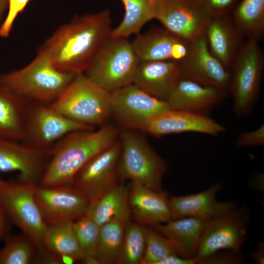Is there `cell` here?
Here are the masks:
<instances>
[{"label": "cell", "instance_id": "1", "mask_svg": "<svg viewBox=\"0 0 264 264\" xmlns=\"http://www.w3.org/2000/svg\"><path fill=\"white\" fill-rule=\"evenodd\" d=\"M111 21L109 10L77 17L58 28L41 48L60 70L84 73L110 37Z\"/></svg>", "mask_w": 264, "mask_h": 264}, {"label": "cell", "instance_id": "2", "mask_svg": "<svg viewBox=\"0 0 264 264\" xmlns=\"http://www.w3.org/2000/svg\"><path fill=\"white\" fill-rule=\"evenodd\" d=\"M118 133L114 126L106 124L67 134L52 149L39 184L71 185L79 171L93 156L115 142Z\"/></svg>", "mask_w": 264, "mask_h": 264}, {"label": "cell", "instance_id": "3", "mask_svg": "<svg viewBox=\"0 0 264 264\" xmlns=\"http://www.w3.org/2000/svg\"><path fill=\"white\" fill-rule=\"evenodd\" d=\"M76 74L57 69L41 48L34 59L24 67L0 74V85L30 101L50 105Z\"/></svg>", "mask_w": 264, "mask_h": 264}, {"label": "cell", "instance_id": "4", "mask_svg": "<svg viewBox=\"0 0 264 264\" xmlns=\"http://www.w3.org/2000/svg\"><path fill=\"white\" fill-rule=\"evenodd\" d=\"M118 139L120 152L118 173L126 180L162 190V181L168 171L167 162L153 148L140 131L120 129Z\"/></svg>", "mask_w": 264, "mask_h": 264}, {"label": "cell", "instance_id": "5", "mask_svg": "<svg viewBox=\"0 0 264 264\" xmlns=\"http://www.w3.org/2000/svg\"><path fill=\"white\" fill-rule=\"evenodd\" d=\"M49 105L72 120L95 128L106 124L111 117L110 92L84 73L76 74Z\"/></svg>", "mask_w": 264, "mask_h": 264}, {"label": "cell", "instance_id": "6", "mask_svg": "<svg viewBox=\"0 0 264 264\" xmlns=\"http://www.w3.org/2000/svg\"><path fill=\"white\" fill-rule=\"evenodd\" d=\"M257 40L243 43L229 69L228 88L233 111L238 118L249 114L260 93L264 70V56Z\"/></svg>", "mask_w": 264, "mask_h": 264}, {"label": "cell", "instance_id": "7", "mask_svg": "<svg viewBox=\"0 0 264 264\" xmlns=\"http://www.w3.org/2000/svg\"><path fill=\"white\" fill-rule=\"evenodd\" d=\"M140 62L128 38L110 37L84 73L111 92L133 83Z\"/></svg>", "mask_w": 264, "mask_h": 264}, {"label": "cell", "instance_id": "8", "mask_svg": "<svg viewBox=\"0 0 264 264\" xmlns=\"http://www.w3.org/2000/svg\"><path fill=\"white\" fill-rule=\"evenodd\" d=\"M37 184L7 181L0 189V204L11 222L29 239L38 251L44 248L43 238L47 227L35 199Z\"/></svg>", "mask_w": 264, "mask_h": 264}, {"label": "cell", "instance_id": "9", "mask_svg": "<svg viewBox=\"0 0 264 264\" xmlns=\"http://www.w3.org/2000/svg\"><path fill=\"white\" fill-rule=\"evenodd\" d=\"M250 219L249 209L242 205L207 221L195 258L197 264L221 250H241L248 238Z\"/></svg>", "mask_w": 264, "mask_h": 264}, {"label": "cell", "instance_id": "10", "mask_svg": "<svg viewBox=\"0 0 264 264\" xmlns=\"http://www.w3.org/2000/svg\"><path fill=\"white\" fill-rule=\"evenodd\" d=\"M95 128L72 120L48 104L32 101L21 142L50 155L54 146L67 134Z\"/></svg>", "mask_w": 264, "mask_h": 264}, {"label": "cell", "instance_id": "11", "mask_svg": "<svg viewBox=\"0 0 264 264\" xmlns=\"http://www.w3.org/2000/svg\"><path fill=\"white\" fill-rule=\"evenodd\" d=\"M111 117L120 129L142 132L156 116L169 109L158 99L133 83L110 92Z\"/></svg>", "mask_w": 264, "mask_h": 264}, {"label": "cell", "instance_id": "12", "mask_svg": "<svg viewBox=\"0 0 264 264\" xmlns=\"http://www.w3.org/2000/svg\"><path fill=\"white\" fill-rule=\"evenodd\" d=\"M210 19L199 0H155L154 19L188 42L203 35Z\"/></svg>", "mask_w": 264, "mask_h": 264}, {"label": "cell", "instance_id": "13", "mask_svg": "<svg viewBox=\"0 0 264 264\" xmlns=\"http://www.w3.org/2000/svg\"><path fill=\"white\" fill-rule=\"evenodd\" d=\"M118 139L90 159L75 175L71 185L81 192L90 203L120 181L118 163Z\"/></svg>", "mask_w": 264, "mask_h": 264}, {"label": "cell", "instance_id": "14", "mask_svg": "<svg viewBox=\"0 0 264 264\" xmlns=\"http://www.w3.org/2000/svg\"><path fill=\"white\" fill-rule=\"evenodd\" d=\"M34 194L47 225L74 221L85 216L88 198L72 185L44 186L37 184Z\"/></svg>", "mask_w": 264, "mask_h": 264}, {"label": "cell", "instance_id": "15", "mask_svg": "<svg viewBox=\"0 0 264 264\" xmlns=\"http://www.w3.org/2000/svg\"><path fill=\"white\" fill-rule=\"evenodd\" d=\"M181 79L225 91L230 71L211 52L204 36L189 42L186 55L178 62Z\"/></svg>", "mask_w": 264, "mask_h": 264}, {"label": "cell", "instance_id": "16", "mask_svg": "<svg viewBox=\"0 0 264 264\" xmlns=\"http://www.w3.org/2000/svg\"><path fill=\"white\" fill-rule=\"evenodd\" d=\"M226 130L208 115L169 108L152 119L142 132L156 137L189 132L215 136Z\"/></svg>", "mask_w": 264, "mask_h": 264}, {"label": "cell", "instance_id": "17", "mask_svg": "<svg viewBox=\"0 0 264 264\" xmlns=\"http://www.w3.org/2000/svg\"><path fill=\"white\" fill-rule=\"evenodd\" d=\"M49 157L21 142L0 138V172H17L20 181L40 182Z\"/></svg>", "mask_w": 264, "mask_h": 264}, {"label": "cell", "instance_id": "18", "mask_svg": "<svg viewBox=\"0 0 264 264\" xmlns=\"http://www.w3.org/2000/svg\"><path fill=\"white\" fill-rule=\"evenodd\" d=\"M222 188V184L218 182L198 193L169 197L172 219L192 217L207 221L234 209L237 206L235 202L217 200Z\"/></svg>", "mask_w": 264, "mask_h": 264}, {"label": "cell", "instance_id": "19", "mask_svg": "<svg viewBox=\"0 0 264 264\" xmlns=\"http://www.w3.org/2000/svg\"><path fill=\"white\" fill-rule=\"evenodd\" d=\"M132 42L140 61L180 62L187 52L189 42L162 26L139 33Z\"/></svg>", "mask_w": 264, "mask_h": 264}, {"label": "cell", "instance_id": "20", "mask_svg": "<svg viewBox=\"0 0 264 264\" xmlns=\"http://www.w3.org/2000/svg\"><path fill=\"white\" fill-rule=\"evenodd\" d=\"M169 192L156 191L144 185L131 182L128 199L131 216L135 222L153 226L172 219Z\"/></svg>", "mask_w": 264, "mask_h": 264}, {"label": "cell", "instance_id": "21", "mask_svg": "<svg viewBox=\"0 0 264 264\" xmlns=\"http://www.w3.org/2000/svg\"><path fill=\"white\" fill-rule=\"evenodd\" d=\"M180 79L178 62L140 61L132 83L150 95L167 101Z\"/></svg>", "mask_w": 264, "mask_h": 264}, {"label": "cell", "instance_id": "22", "mask_svg": "<svg viewBox=\"0 0 264 264\" xmlns=\"http://www.w3.org/2000/svg\"><path fill=\"white\" fill-rule=\"evenodd\" d=\"M225 93L216 88L180 79L166 102L170 109L208 115L223 101Z\"/></svg>", "mask_w": 264, "mask_h": 264}, {"label": "cell", "instance_id": "23", "mask_svg": "<svg viewBox=\"0 0 264 264\" xmlns=\"http://www.w3.org/2000/svg\"><path fill=\"white\" fill-rule=\"evenodd\" d=\"M213 55L228 70L242 44L243 37L228 15L214 17L203 33Z\"/></svg>", "mask_w": 264, "mask_h": 264}, {"label": "cell", "instance_id": "24", "mask_svg": "<svg viewBox=\"0 0 264 264\" xmlns=\"http://www.w3.org/2000/svg\"><path fill=\"white\" fill-rule=\"evenodd\" d=\"M206 222L197 218L184 217L152 227L173 242L179 255L195 259Z\"/></svg>", "mask_w": 264, "mask_h": 264}, {"label": "cell", "instance_id": "25", "mask_svg": "<svg viewBox=\"0 0 264 264\" xmlns=\"http://www.w3.org/2000/svg\"><path fill=\"white\" fill-rule=\"evenodd\" d=\"M32 102L0 85V138L22 142Z\"/></svg>", "mask_w": 264, "mask_h": 264}, {"label": "cell", "instance_id": "26", "mask_svg": "<svg viewBox=\"0 0 264 264\" xmlns=\"http://www.w3.org/2000/svg\"><path fill=\"white\" fill-rule=\"evenodd\" d=\"M86 215L100 226L115 219H130L128 186L121 181L111 188L90 203Z\"/></svg>", "mask_w": 264, "mask_h": 264}, {"label": "cell", "instance_id": "27", "mask_svg": "<svg viewBox=\"0 0 264 264\" xmlns=\"http://www.w3.org/2000/svg\"><path fill=\"white\" fill-rule=\"evenodd\" d=\"M43 245L44 249L60 258L62 262L81 260V251L72 221L47 225Z\"/></svg>", "mask_w": 264, "mask_h": 264}, {"label": "cell", "instance_id": "28", "mask_svg": "<svg viewBox=\"0 0 264 264\" xmlns=\"http://www.w3.org/2000/svg\"><path fill=\"white\" fill-rule=\"evenodd\" d=\"M125 12L119 24L112 29L111 38H128L140 33L143 27L154 19L155 0H120Z\"/></svg>", "mask_w": 264, "mask_h": 264}, {"label": "cell", "instance_id": "29", "mask_svg": "<svg viewBox=\"0 0 264 264\" xmlns=\"http://www.w3.org/2000/svg\"><path fill=\"white\" fill-rule=\"evenodd\" d=\"M232 21L243 37L260 41L264 33V0H241L232 11Z\"/></svg>", "mask_w": 264, "mask_h": 264}, {"label": "cell", "instance_id": "30", "mask_svg": "<svg viewBox=\"0 0 264 264\" xmlns=\"http://www.w3.org/2000/svg\"><path fill=\"white\" fill-rule=\"evenodd\" d=\"M129 220L115 219L100 226L94 254L97 264H117L126 225Z\"/></svg>", "mask_w": 264, "mask_h": 264}, {"label": "cell", "instance_id": "31", "mask_svg": "<svg viewBox=\"0 0 264 264\" xmlns=\"http://www.w3.org/2000/svg\"><path fill=\"white\" fill-rule=\"evenodd\" d=\"M0 249V264L34 263L38 249L24 234L8 235Z\"/></svg>", "mask_w": 264, "mask_h": 264}, {"label": "cell", "instance_id": "32", "mask_svg": "<svg viewBox=\"0 0 264 264\" xmlns=\"http://www.w3.org/2000/svg\"><path fill=\"white\" fill-rule=\"evenodd\" d=\"M146 246L145 226L127 222L117 264H141Z\"/></svg>", "mask_w": 264, "mask_h": 264}, {"label": "cell", "instance_id": "33", "mask_svg": "<svg viewBox=\"0 0 264 264\" xmlns=\"http://www.w3.org/2000/svg\"><path fill=\"white\" fill-rule=\"evenodd\" d=\"M73 227L81 254V261L85 264H94L100 226L86 215L73 221Z\"/></svg>", "mask_w": 264, "mask_h": 264}, {"label": "cell", "instance_id": "34", "mask_svg": "<svg viewBox=\"0 0 264 264\" xmlns=\"http://www.w3.org/2000/svg\"><path fill=\"white\" fill-rule=\"evenodd\" d=\"M146 246L141 264H158L171 254H178L173 242L153 227L145 226Z\"/></svg>", "mask_w": 264, "mask_h": 264}, {"label": "cell", "instance_id": "35", "mask_svg": "<svg viewBox=\"0 0 264 264\" xmlns=\"http://www.w3.org/2000/svg\"><path fill=\"white\" fill-rule=\"evenodd\" d=\"M30 0H7V14L0 26V36H9L14 23L18 16L25 9Z\"/></svg>", "mask_w": 264, "mask_h": 264}, {"label": "cell", "instance_id": "36", "mask_svg": "<svg viewBox=\"0 0 264 264\" xmlns=\"http://www.w3.org/2000/svg\"><path fill=\"white\" fill-rule=\"evenodd\" d=\"M246 259L240 250H223L215 253L200 261L199 264H243Z\"/></svg>", "mask_w": 264, "mask_h": 264}, {"label": "cell", "instance_id": "37", "mask_svg": "<svg viewBox=\"0 0 264 264\" xmlns=\"http://www.w3.org/2000/svg\"><path fill=\"white\" fill-rule=\"evenodd\" d=\"M212 18L228 15L232 11L239 0H199Z\"/></svg>", "mask_w": 264, "mask_h": 264}, {"label": "cell", "instance_id": "38", "mask_svg": "<svg viewBox=\"0 0 264 264\" xmlns=\"http://www.w3.org/2000/svg\"><path fill=\"white\" fill-rule=\"evenodd\" d=\"M235 145L238 147L262 146L264 145V124L254 130L243 132L237 137Z\"/></svg>", "mask_w": 264, "mask_h": 264}, {"label": "cell", "instance_id": "39", "mask_svg": "<svg viewBox=\"0 0 264 264\" xmlns=\"http://www.w3.org/2000/svg\"><path fill=\"white\" fill-rule=\"evenodd\" d=\"M11 223L8 216L0 204V240H4L10 234Z\"/></svg>", "mask_w": 264, "mask_h": 264}, {"label": "cell", "instance_id": "40", "mask_svg": "<svg viewBox=\"0 0 264 264\" xmlns=\"http://www.w3.org/2000/svg\"><path fill=\"white\" fill-rule=\"evenodd\" d=\"M194 259L184 258L178 254H173L168 255L160 261L158 264H195Z\"/></svg>", "mask_w": 264, "mask_h": 264}, {"label": "cell", "instance_id": "41", "mask_svg": "<svg viewBox=\"0 0 264 264\" xmlns=\"http://www.w3.org/2000/svg\"><path fill=\"white\" fill-rule=\"evenodd\" d=\"M251 259L257 264H264V243L259 242L257 249L250 253Z\"/></svg>", "mask_w": 264, "mask_h": 264}, {"label": "cell", "instance_id": "42", "mask_svg": "<svg viewBox=\"0 0 264 264\" xmlns=\"http://www.w3.org/2000/svg\"><path fill=\"white\" fill-rule=\"evenodd\" d=\"M7 0H0V20L7 8Z\"/></svg>", "mask_w": 264, "mask_h": 264}, {"label": "cell", "instance_id": "43", "mask_svg": "<svg viewBox=\"0 0 264 264\" xmlns=\"http://www.w3.org/2000/svg\"><path fill=\"white\" fill-rule=\"evenodd\" d=\"M6 182L0 176V189L5 184Z\"/></svg>", "mask_w": 264, "mask_h": 264}]
</instances>
